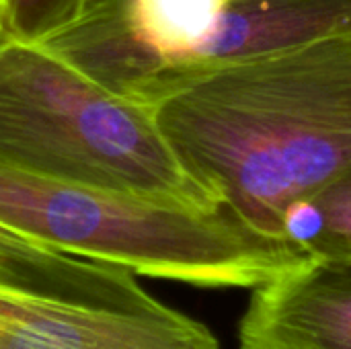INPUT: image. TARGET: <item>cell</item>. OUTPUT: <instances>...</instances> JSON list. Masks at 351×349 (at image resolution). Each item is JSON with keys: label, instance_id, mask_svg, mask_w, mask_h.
Segmentation results:
<instances>
[{"label": "cell", "instance_id": "6da1fadb", "mask_svg": "<svg viewBox=\"0 0 351 349\" xmlns=\"http://www.w3.org/2000/svg\"><path fill=\"white\" fill-rule=\"evenodd\" d=\"M154 113L193 179L284 237L288 210L351 167V33L208 70Z\"/></svg>", "mask_w": 351, "mask_h": 349}, {"label": "cell", "instance_id": "9c48e42d", "mask_svg": "<svg viewBox=\"0 0 351 349\" xmlns=\"http://www.w3.org/2000/svg\"><path fill=\"white\" fill-rule=\"evenodd\" d=\"M0 349H51L0 313Z\"/></svg>", "mask_w": 351, "mask_h": 349}, {"label": "cell", "instance_id": "52a82bcc", "mask_svg": "<svg viewBox=\"0 0 351 349\" xmlns=\"http://www.w3.org/2000/svg\"><path fill=\"white\" fill-rule=\"evenodd\" d=\"M284 237L313 257L351 259V167L288 210Z\"/></svg>", "mask_w": 351, "mask_h": 349}, {"label": "cell", "instance_id": "7a4b0ae2", "mask_svg": "<svg viewBox=\"0 0 351 349\" xmlns=\"http://www.w3.org/2000/svg\"><path fill=\"white\" fill-rule=\"evenodd\" d=\"M0 226L140 278L253 290L311 257L226 204L193 208L33 175L0 163Z\"/></svg>", "mask_w": 351, "mask_h": 349}, {"label": "cell", "instance_id": "3957f363", "mask_svg": "<svg viewBox=\"0 0 351 349\" xmlns=\"http://www.w3.org/2000/svg\"><path fill=\"white\" fill-rule=\"evenodd\" d=\"M0 163L193 208L222 204L177 158L154 107L107 88L45 43L0 39Z\"/></svg>", "mask_w": 351, "mask_h": 349}, {"label": "cell", "instance_id": "ba28073f", "mask_svg": "<svg viewBox=\"0 0 351 349\" xmlns=\"http://www.w3.org/2000/svg\"><path fill=\"white\" fill-rule=\"evenodd\" d=\"M93 0H0V35L27 43H47L70 29Z\"/></svg>", "mask_w": 351, "mask_h": 349}, {"label": "cell", "instance_id": "5b68a950", "mask_svg": "<svg viewBox=\"0 0 351 349\" xmlns=\"http://www.w3.org/2000/svg\"><path fill=\"white\" fill-rule=\"evenodd\" d=\"M241 349H351V259L306 257L251 290Z\"/></svg>", "mask_w": 351, "mask_h": 349}, {"label": "cell", "instance_id": "277c9868", "mask_svg": "<svg viewBox=\"0 0 351 349\" xmlns=\"http://www.w3.org/2000/svg\"><path fill=\"white\" fill-rule=\"evenodd\" d=\"M0 313L51 349H220L134 272L0 226Z\"/></svg>", "mask_w": 351, "mask_h": 349}, {"label": "cell", "instance_id": "8992f818", "mask_svg": "<svg viewBox=\"0 0 351 349\" xmlns=\"http://www.w3.org/2000/svg\"><path fill=\"white\" fill-rule=\"evenodd\" d=\"M339 33H351V0H232L185 82L237 60Z\"/></svg>", "mask_w": 351, "mask_h": 349}, {"label": "cell", "instance_id": "30bf717a", "mask_svg": "<svg viewBox=\"0 0 351 349\" xmlns=\"http://www.w3.org/2000/svg\"><path fill=\"white\" fill-rule=\"evenodd\" d=\"M0 39H2V35H0Z\"/></svg>", "mask_w": 351, "mask_h": 349}]
</instances>
